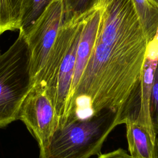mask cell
<instances>
[{
  "instance_id": "6da1fadb",
  "label": "cell",
  "mask_w": 158,
  "mask_h": 158,
  "mask_svg": "<svg viewBox=\"0 0 158 158\" xmlns=\"http://www.w3.org/2000/svg\"><path fill=\"white\" fill-rule=\"evenodd\" d=\"M129 118L122 111L104 110L57 128L38 158H90L99 155L103 144L117 126Z\"/></svg>"
},
{
  "instance_id": "7a4b0ae2",
  "label": "cell",
  "mask_w": 158,
  "mask_h": 158,
  "mask_svg": "<svg viewBox=\"0 0 158 158\" xmlns=\"http://www.w3.org/2000/svg\"><path fill=\"white\" fill-rule=\"evenodd\" d=\"M30 60L27 37L20 33L0 54V128L18 120L20 106L33 86Z\"/></svg>"
},
{
  "instance_id": "3957f363",
  "label": "cell",
  "mask_w": 158,
  "mask_h": 158,
  "mask_svg": "<svg viewBox=\"0 0 158 158\" xmlns=\"http://www.w3.org/2000/svg\"><path fill=\"white\" fill-rule=\"evenodd\" d=\"M18 120L34 137L39 149L47 145L57 125L53 101L43 83H34L20 106Z\"/></svg>"
},
{
  "instance_id": "277c9868",
  "label": "cell",
  "mask_w": 158,
  "mask_h": 158,
  "mask_svg": "<svg viewBox=\"0 0 158 158\" xmlns=\"http://www.w3.org/2000/svg\"><path fill=\"white\" fill-rule=\"evenodd\" d=\"M64 18V0H54L26 36L31 52L30 68L33 81L49 56Z\"/></svg>"
},
{
  "instance_id": "5b68a950",
  "label": "cell",
  "mask_w": 158,
  "mask_h": 158,
  "mask_svg": "<svg viewBox=\"0 0 158 158\" xmlns=\"http://www.w3.org/2000/svg\"><path fill=\"white\" fill-rule=\"evenodd\" d=\"M158 63V30L148 41L140 76V106L136 121L157 137L150 116V98L153 80Z\"/></svg>"
},
{
  "instance_id": "8992f818",
  "label": "cell",
  "mask_w": 158,
  "mask_h": 158,
  "mask_svg": "<svg viewBox=\"0 0 158 158\" xmlns=\"http://www.w3.org/2000/svg\"><path fill=\"white\" fill-rule=\"evenodd\" d=\"M129 154L135 158H157L158 139L136 120L125 123Z\"/></svg>"
},
{
  "instance_id": "52a82bcc",
  "label": "cell",
  "mask_w": 158,
  "mask_h": 158,
  "mask_svg": "<svg viewBox=\"0 0 158 158\" xmlns=\"http://www.w3.org/2000/svg\"><path fill=\"white\" fill-rule=\"evenodd\" d=\"M144 34L149 41L158 30V5L152 0H132Z\"/></svg>"
},
{
  "instance_id": "ba28073f",
  "label": "cell",
  "mask_w": 158,
  "mask_h": 158,
  "mask_svg": "<svg viewBox=\"0 0 158 158\" xmlns=\"http://www.w3.org/2000/svg\"><path fill=\"white\" fill-rule=\"evenodd\" d=\"M54 0H23L19 33L27 35L33 24Z\"/></svg>"
},
{
  "instance_id": "9c48e42d",
  "label": "cell",
  "mask_w": 158,
  "mask_h": 158,
  "mask_svg": "<svg viewBox=\"0 0 158 158\" xmlns=\"http://www.w3.org/2000/svg\"><path fill=\"white\" fill-rule=\"evenodd\" d=\"M23 0H0V35L19 30Z\"/></svg>"
},
{
  "instance_id": "30bf717a",
  "label": "cell",
  "mask_w": 158,
  "mask_h": 158,
  "mask_svg": "<svg viewBox=\"0 0 158 158\" xmlns=\"http://www.w3.org/2000/svg\"><path fill=\"white\" fill-rule=\"evenodd\" d=\"M95 0H64L65 19L86 12L93 5Z\"/></svg>"
},
{
  "instance_id": "8fae6325",
  "label": "cell",
  "mask_w": 158,
  "mask_h": 158,
  "mask_svg": "<svg viewBox=\"0 0 158 158\" xmlns=\"http://www.w3.org/2000/svg\"><path fill=\"white\" fill-rule=\"evenodd\" d=\"M150 116L154 130L156 134L158 135V63L151 93Z\"/></svg>"
},
{
  "instance_id": "7c38bea8",
  "label": "cell",
  "mask_w": 158,
  "mask_h": 158,
  "mask_svg": "<svg viewBox=\"0 0 158 158\" xmlns=\"http://www.w3.org/2000/svg\"><path fill=\"white\" fill-rule=\"evenodd\" d=\"M96 158H135L127 151L122 148H118L104 154H100Z\"/></svg>"
},
{
  "instance_id": "4fadbf2b",
  "label": "cell",
  "mask_w": 158,
  "mask_h": 158,
  "mask_svg": "<svg viewBox=\"0 0 158 158\" xmlns=\"http://www.w3.org/2000/svg\"><path fill=\"white\" fill-rule=\"evenodd\" d=\"M154 2H155L158 5V0H152Z\"/></svg>"
},
{
  "instance_id": "5bb4252c",
  "label": "cell",
  "mask_w": 158,
  "mask_h": 158,
  "mask_svg": "<svg viewBox=\"0 0 158 158\" xmlns=\"http://www.w3.org/2000/svg\"><path fill=\"white\" fill-rule=\"evenodd\" d=\"M157 158H158V156H157Z\"/></svg>"
}]
</instances>
